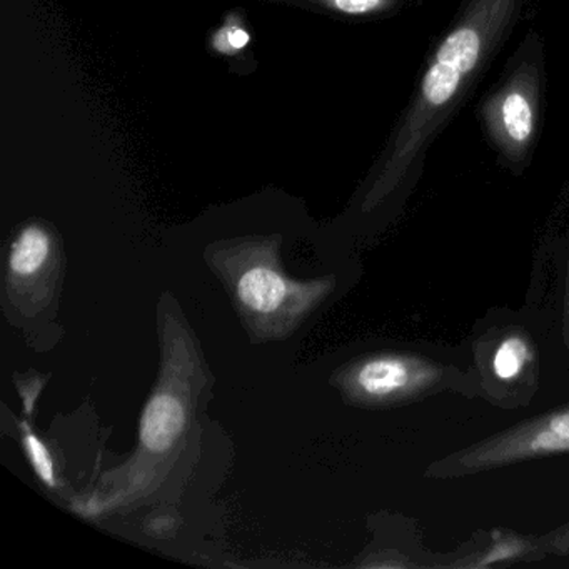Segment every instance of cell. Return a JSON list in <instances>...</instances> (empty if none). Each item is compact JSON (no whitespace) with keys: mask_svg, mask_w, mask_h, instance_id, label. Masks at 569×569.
I'll return each mask as SVG.
<instances>
[{"mask_svg":"<svg viewBox=\"0 0 569 569\" xmlns=\"http://www.w3.org/2000/svg\"><path fill=\"white\" fill-rule=\"evenodd\" d=\"M346 388L371 406H405L445 391L475 396L466 345L455 349L415 345L366 356L349 369Z\"/></svg>","mask_w":569,"mask_h":569,"instance_id":"obj_3","label":"cell"},{"mask_svg":"<svg viewBox=\"0 0 569 569\" xmlns=\"http://www.w3.org/2000/svg\"><path fill=\"white\" fill-rule=\"evenodd\" d=\"M186 412L181 401L171 395H158L149 401L141 419V441L154 452L168 451L181 435Z\"/></svg>","mask_w":569,"mask_h":569,"instance_id":"obj_8","label":"cell"},{"mask_svg":"<svg viewBox=\"0 0 569 569\" xmlns=\"http://www.w3.org/2000/svg\"><path fill=\"white\" fill-rule=\"evenodd\" d=\"M332 11L348 16H366L385 8L389 0H318Z\"/></svg>","mask_w":569,"mask_h":569,"instance_id":"obj_13","label":"cell"},{"mask_svg":"<svg viewBox=\"0 0 569 569\" xmlns=\"http://www.w3.org/2000/svg\"><path fill=\"white\" fill-rule=\"evenodd\" d=\"M251 42V34L239 21V16H229L224 24L212 36L211 46L218 54L236 56Z\"/></svg>","mask_w":569,"mask_h":569,"instance_id":"obj_11","label":"cell"},{"mask_svg":"<svg viewBox=\"0 0 569 569\" xmlns=\"http://www.w3.org/2000/svg\"><path fill=\"white\" fill-rule=\"evenodd\" d=\"M466 348L475 396L505 411H522L541 398L548 371V329L541 315H486Z\"/></svg>","mask_w":569,"mask_h":569,"instance_id":"obj_2","label":"cell"},{"mask_svg":"<svg viewBox=\"0 0 569 569\" xmlns=\"http://www.w3.org/2000/svg\"><path fill=\"white\" fill-rule=\"evenodd\" d=\"M238 295L246 308L261 315H269L281 308L288 295V286L274 269L259 266L241 276L238 282Z\"/></svg>","mask_w":569,"mask_h":569,"instance_id":"obj_9","label":"cell"},{"mask_svg":"<svg viewBox=\"0 0 569 569\" xmlns=\"http://www.w3.org/2000/svg\"><path fill=\"white\" fill-rule=\"evenodd\" d=\"M52 241L49 232L41 226H28L22 229L19 238L12 244L9 266L18 276H32L44 268L51 256Z\"/></svg>","mask_w":569,"mask_h":569,"instance_id":"obj_10","label":"cell"},{"mask_svg":"<svg viewBox=\"0 0 569 569\" xmlns=\"http://www.w3.org/2000/svg\"><path fill=\"white\" fill-rule=\"evenodd\" d=\"M541 539L516 535L511 531H495L486 545L478 546L472 555L452 561L451 568H491L509 562L528 561L531 558H545Z\"/></svg>","mask_w":569,"mask_h":569,"instance_id":"obj_6","label":"cell"},{"mask_svg":"<svg viewBox=\"0 0 569 569\" xmlns=\"http://www.w3.org/2000/svg\"><path fill=\"white\" fill-rule=\"evenodd\" d=\"M538 72L522 66L486 106L489 134L509 161L522 158L538 124Z\"/></svg>","mask_w":569,"mask_h":569,"instance_id":"obj_5","label":"cell"},{"mask_svg":"<svg viewBox=\"0 0 569 569\" xmlns=\"http://www.w3.org/2000/svg\"><path fill=\"white\" fill-rule=\"evenodd\" d=\"M552 306L555 311H541L548 329V372L562 382L569 372V249Z\"/></svg>","mask_w":569,"mask_h":569,"instance_id":"obj_7","label":"cell"},{"mask_svg":"<svg viewBox=\"0 0 569 569\" xmlns=\"http://www.w3.org/2000/svg\"><path fill=\"white\" fill-rule=\"evenodd\" d=\"M539 539L546 556H569V521Z\"/></svg>","mask_w":569,"mask_h":569,"instance_id":"obj_14","label":"cell"},{"mask_svg":"<svg viewBox=\"0 0 569 569\" xmlns=\"http://www.w3.org/2000/svg\"><path fill=\"white\" fill-rule=\"evenodd\" d=\"M22 432H24L26 455L31 459L36 472L46 486L56 488L54 461H52L51 452L29 426L22 425Z\"/></svg>","mask_w":569,"mask_h":569,"instance_id":"obj_12","label":"cell"},{"mask_svg":"<svg viewBox=\"0 0 569 569\" xmlns=\"http://www.w3.org/2000/svg\"><path fill=\"white\" fill-rule=\"evenodd\" d=\"M569 452V402L486 436L432 462L426 478L458 479Z\"/></svg>","mask_w":569,"mask_h":569,"instance_id":"obj_4","label":"cell"},{"mask_svg":"<svg viewBox=\"0 0 569 569\" xmlns=\"http://www.w3.org/2000/svg\"><path fill=\"white\" fill-rule=\"evenodd\" d=\"M511 6L512 0H475L461 24L446 36L422 78L421 91L369 202L385 198L408 171L439 116L449 108L466 79L478 69L496 36L502 31Z\"/></svg>","mask_w":569,"mask_h":569,"instance_id":"obj_1","label":"cell"}]
</instances>
